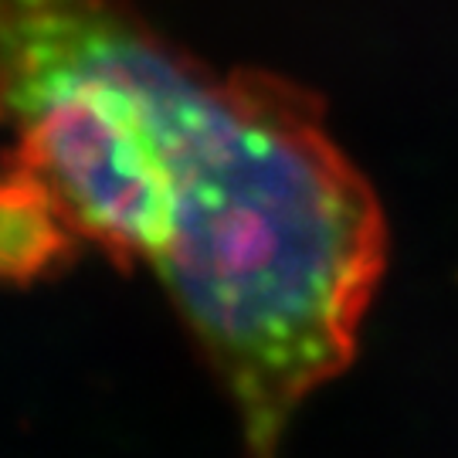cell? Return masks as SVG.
<instances>
[{
  "label": "cell",
  "mask_w": 458,
  "mask_h": 458,
  "mask_svg": "<svg viewBox=\"0 0 458 458\" xmlns=\"http://www.w3.org/2000/svg\"><path fill=\"white\" fill-rule=\"evenodd\" d=\"M82 234L34 174L0 157V282L31 285L58 276Z\"/></svg>",
  "instance_id": "2"
},
{
  "label": "cell",
  "mask_w": 458,
  "mask_h": 458,
  "mask_svg": "<svg viewBox=\"0 0 458 458\" xmlns=\"http://www.w3.org/2000/svg\"><path fill=\"white\" fill-rule=\"evenodd\" d=\"M0 132L82 242L157 276L245 425L350 367L387 225L302 85L214 75L126 0H0Z\"/></svg>",
  "instance_id": "1"
}]
</instances>
